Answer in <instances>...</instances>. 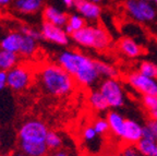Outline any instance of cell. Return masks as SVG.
<instances>
[{"label":"cell","mask_w":157,"mask_h":156,"mask_svg":"<svg viewBox=\"0 0 157 156\" xmlns=\"http://www.w3.org/2000/svg\"><path fill=\"white\" fill-rule=\"evenodd\" d=\"M109 156H120V155H109Z\"/></svg>","instance_id":"60d3db41"},{"label":"cell","mask_w":157,"mask_h":156,"mask_svg":"<svg viewBox=\"0 0 157 156\" xmlns=\"http://www.w3.org/2000/svg\"><path fill=\"white\" fill-rule=\"evenodd\" d=\"M70 37L78 46L98 51L106 50L111 44L109 33L101 25H85Z\"/></svg>","instance_id":"277c9868"},{"label":"cell","mask_w":157,"mask_h":156,"mask_svg":"<svg viewBox=\"0 0 157 156\" xmlns=\"http://www.w3.org/2000/svg\"><path fill=\"white\" fill-rule=\"evenodd\" d=\"M44 1L45 0H13V7L22 14H33L42 9Z\"/></svg>","instance_id":"2e32d148"},{"label":"cell","mask_w":157,"mask_h":156,"mask_svg":"<svg viewBox=\"0 0 157 156\" xmlns=\"http://www.w3.org/2000/svg\"><path fill=\"white\" fill-rule=\"evenodd\" d=\"M90 1H92V2H94V3H98V5H99L103 0H90Z\"/></svg>","instance_id":"8d00e7d4"},{"label":"cell","mask_w":157,"mask_h":156,"mask_svg":"<svg viewBox=\"0 0 157 156\" xmlns=\"http://www.w3.org/2000/svg\"><path fill=\"white\" fill-rule=\"evenodd\" d=\"M62 138L56 131L49 130L46 137V145L49 151H57L62 146Z\"/></svg>","instance_id":"603a6c76"},{"label":"cell","mask_w":157,"mask_h":156,"mask_svg":"<svg viewBox=\"0 0 157 156\" xmlns=\"http://www.w3.org/2000/svg\"><path fill=\"white\" fill-rule=\"evenodd\" d=\"M49 129L46 123L39 119H27L17 131V141L21 152L27 156H46L48 147L46 137Z\"/></svg>","instance_id":"3957f363"},{"label":"cell","mask_w":157,"mask_h":156,"mask_svg":"<svg viewBox=\"0 0 157 156\" xmlns=\"http://www.w3.org/2000/svg\"><path fill=\"white\" fill-rule=\"evenodd\" d=\"M99 92L103 94L111 109L122 107L125 103V94L121 82L118 79H105L99 84Z\"/></svg>","instance_id":"5b68a950"},{"label":"cell","mask_w":157,"mask_h":156,"mask_svg":"<svg viewBox=\"0 0 157 156\" xmlns=\"http://www.w3.org/2000/svg\"><path fill=\"white\" fill-rule=\"evenodd\" d=\"M23 38H24V35L20 31L9 32L0 39V49L19 54L22 47Z\"/></svg>","instance_id":"7c38bea8"},{"label":"cell","mask_w":157,"mask_h":156,"mask_svg":"<svg viewBox=\"0 0 157 156\" xmlns=\"http://www.w3.org/2000/svg\"><path fill=\"white\" fill-rule=\"evenodd\" d=\"M57 64L82 88H92L101 78L96 69L95 59L76 49H66L59 53L57 55Z\"/></svg>","instance_id":"6da1fadb"},{"label":"cell","mask_w":157,"mask_h":156,"mask_svg":"<svg viewBox=\"0 0 157 156\" xmlns=\"http://www.w3.org/2000/svg\"><path fill=\"white\" fill-rule=\"evenodd\" d=\"M151 2H154L155 5L157 6V0H151Z\"/></svg>","instance_id":"74e56055"},{"label":"cell","mask_w":157,"mask_h":156,"mask_svg":"<svg viewBox=\"0 0 157 156\" xmlns=\"http://www.w3.org/2000/svg\"><path fill=\"white\" fill-rule=\"evenodd\" d=\"M14 156H27L26 154H24L23 152H19V153L14 154Z\"/></svg>","instance_id":"d590c367"},{"label":"cell","mask_w":157,"mask_h":156,"mask_svg":"<svg viewBox=\"0 0 157 156\" xmlns=\"http://www.w3.org/2000/svg\"><path fill=\"white\" fill-rule=\"evenodd\" d=\"M148 115H150V118L153 120H157V107L155 108L154 110H152V111L148 112Z\"/></svg>","instance_id":"836d02e7"},{"label":"cell","mask_w":157,"mask_h":156,"mask_svg":"<svg viewBox=\"0 0 157 156\" xmlns=\"http://www.w3.org/2000/svg\"><path fill=\"white\" fill-rule=\"evenodd\" d=\"M39 32L42 35V39L59 46H67L70 43V38H71L70 35L66 32L64 27L57 26L46 21L42 23Z\"/></svg>","instance_id":"9c48e42d"},{"label":"cell","mask_w":157,"mask_h":156,"mask_svg":"<svg viewBox=\"0 0 157 156\" xmlns=\"http://www.w3.org/2000/svg\"><path fill=\"white\" fill-rule=\"evenodd\" d=\"M20 62V55L0 49V70L8 72Z\"/></svg>","instance_id":"e0dca14e"},{"label":"cell","mask_w":157,"mask_h":156,"mask_svg":"<svg viewBox=\"0 0 157 156\" xmlns=\"http://www.w3.org/2000/svg\"><path fill=\"white\" fill-rule=\"evenodd\" d=\"M94 130L96 131V133L101 137V135H105L109 132V126H108V122L106 120V118H97L93 121L92 123Z\"/></svg>","instance_id":"d4e9b609"},{"label":"cell","mask_w":157,"mask_h":156,"mask_svg":"<svg viewBox=\"0 0 157 156\" xmlns=\"http://www.w3.org/2000/svg\"><path fill=\"white\" fill-rule=\"evenodd\" d=\"M50 156H70L66 151H62V150H57Z\"/></svg>","instance_id":"1f68e13d"},{"label":"cell","mask_w":157,"mask_h":156,"mask_svg":"<svg viewBox=\"0 0 157 156\" xmlns=\"http://www.w3.org/2000/svg\"><path fill=\"white\" fill-rule=\"evenodd\" d=\"M88 104L93 110L97 112H105L109 109L107 102L99 90H93L88 95Z\"/></svg>","instance_id":"ac0fdd59"},{"label":"cell","mask_w":157,"mask_h":156,"mask_svg":"<svg viewBox=\"0 0 157 156\" xmlns=\"http://www.w3.org/2000/svg\"><path fill=\"white\" fill-rule=\"evenodd\" d=\"M106 120H107L108 126H109V132H111L113 135H116V137L120 139L123 131V127H124L125 118L119 111H117L116 109H113L107 112Z\"/></svg>","instance_id":"9a60e30c"},{"label":"cell","mask_w":157,"mask_h":156,"mask_svg":"<svg viewBox=\"0 0 157 156\" xmlns=\"http://www.w3.org/2000/svg\"><path fill=\"white\" fill-rule=\"evenodd\" d=\"M137 71H139L140 73L148 76V78L157 80V64H155L154 62H151V61H142V62L139 64Z\"/></svg>","instance_id":"cb8c5ba5"},{"label":"cell","mask_w":157,"mask_h":156,"mask_svg":"<svg viewBox=\"0 0 157 156\" xmlns=\"http://www.w3.org/2000/svg\"><path fill=\"white\" fill-rule=\"evenodd\" d=\"M36 80L39 88L52 97H66L75 88L74 79L57 62H46L37 69Z\"/></svg>","instance_id":"7a4b0ae2"},{"label":"cell","mask_w":157,"mask_h":156,"mask_svg":"<svg viewBox=\"0 0 157 156\" xmlns=\"http://www.w3.org/2000/svg\"><path fill=\"white\" fill-rule=\"evenodd\" d=\"M85 25H86V20L83 17H81L78 13H72V14H70L68 17V21H67L64 29L71 36L76 31L83 29Z\"/></svg>","instance_id":"ffe728a7"},{"label":"cell","mask_w":157,"mask_h":156,"mask_svg":"<svg viewBox=\"0 0 157 156\" xmlns=\"http://www.w3.org/2000/svg\"><path fill=\"white\" fill-rule=\"evenodd\" d=\"M144 126L133 119H125L123 131L121 134V141L124 144L135 145L143 138Z\"/></svg>","instance_id":"30bf717a"},{"label":"cell","mask_w":157,"mask_h":156,"mask_svg":"<svg viewBox=\"0 0 157 156\" xmlns=\"http://www.w3.org/2000/svg\"><path fill=\"white\" fill-rule=\"evenodd\" d=\"M74 1L75 0H62L63 5L66 6L67 8H72L74 6Z\"/></svg>","instance_id":"d6a6232c"},{"label":"cell","mask_w":157,"mask_h":156,"mask_svg":"<svg viewBox=\"0 0 157 156\" xmlns=\"http://www.w3.org/2000/svg\"><path fill=\"white\" fill-rule=\"evenodd\" d=\"M11 2H13V0H0V7H6Z\"/></svg>","instance_id":"e575fe53"},{"label":"cell","mask_w":157,"mask_h":156,"mask_svg":"<svg viewBox=\"0 0 157 156\" xmlns=\"http://www.w3.org/2000/svg\"><path fill=\"white\" fill-rule=\"evenodd\" d=\"M142 105L146 109L147 112L152 111L157 107V96L154 95H143L142 96Z\"/></svg>","instance_id":"4316f807"},{"label":"cell","mask_w":157,"mask_h":156,"mask_svg":"<svg viewBox=\"0 0 157 156\" xmlns=\"http://www.w3.org/2000/svg\"><path fill=\"white\" fill-rule=\"evenodd\" d=\"M154 156H157V149H156V152H155V154H154Z\"/></svg>","instance_id":"f35d334b"},{"label":"cell","mask_w":157,"mask_h":156,"mask_svg":"<svg viewBox=\"0 0 157 156\" xmlns=\"http://www.w3.org/2000/svg\"><path fill=\"white\" fill-rule=\"evenodd\" d=\"M124 9L128 15L135 22L147 23L154 21L156 18V9L152 2L144 0H127Z\"/></svg>","instance_id":"8992f818"},{"label":"cell","mask_w":157,"mask_h":156,"mask_svg":"<svg viewBox=\"0 0 157 156\" xmlns=\"http://www.w3.org/2000/svg\"><path fill=\"white\" fill-rule=\"evenodd\" d=\"M68 17L66 12L59 10L58 8L54 7V6H46L43 10V18L44 21L52 23L54 25L60 27H64L68 21Z\"/></svg>","instance_id":"5bb4252c"},{"label":"cell","mask_w":157,"mask_h":156,"mask_svg":"<svg viewBox=\"0 0 157 156\" xmlns=\"http://www.w3.org/2000/svg\"><path fill=\"white\" fill-rule=\"evenodd\" d=\"M144 1H148V2H151V0H144Z\"/></svg>","instance_id":"ab89813d"},{"label":"cell","mask_w":157,"mask_h":156,"mask_svg":"<svg viewBox=\"0 0 157 156\" xmlns=\"http://www.w3.org/2000/svg\"><path fill=\"white\" fill-rule=\"evenodd\" d=\"M120 156H143L140 152L137 151L135 145H129L125 144L120 152Z\"/></svg>","instance_id":"f1b7e54d"},{"label":"cell","mask_w":157,"mask_h":156,"mask_svg":"<svg viewBox=\"0 0 157 156\" xmlns=\"http://www.w3.org/2000/svg\"><path fill=\"white\" fill-rule=\"evenodd\" d=\"M125 81L134 91L141 95H154L157 96V80L144 74L139 71L130 72L125 76Z\"/></svg>","instance_id":"ba28073f"},{"label":"cell","mask_w":157,"mask_h":156,"mask_svg":"<svg viewBox=\"0 0 157 156\" xmlns=\"http://www.w3.org/2000/svg\"><path fill=\"white\" fill-rule=\"evenodd\" d=\"M98 137L99 135L96 133L92 124L85 126L84 129L82 130V138H83L84 142H86V143H93V142L97 141Z\"/></svg>","instance_id":"484cf974"},{"label":"cell","mask_w":157,"mask_h":156,"mask_svg":"<svg viewBox=\"0 0 157 156\" xmlns=\"http://www.w3.org/2000/svg\"><path fill=\"white\" fill-rule=\"evenodd\" d=\"M8 88V74L6 71L0 70V91Z\"/></svg>","instance_id":"f546056e"},{"label":"cell","mask_w":157,"mask_h":156,"mask_svg":"<svg viewBox=\"0 0 157 156\" xmlns=\"http://www.w3.org/2000/svg\"><path fill=\"white\" fill-rule=\"evenodd\" d=\"M148 127V129L152 131L153 135H154L155 140L157 141V120H153V119H150L147 121V123L145 124Z\"/></svg>","instance_id":"4dcf8cb0"},{"label":"cell","mask_w":157,"mask_h":156,"mask_svg":"<svg viewBox=\"0 0 157 156\" xmlns=\"http://www.w3.org/2000/svg\"><path fill=\"white\" fill-rule=\"evenodd\" d=\"M118 48H119V51L123 56L130 59L139 58L143 54L142 46L133 38H130V37L121 38L119 41V43H118Z\"/></svg>","instance_id":"4fadbf2b"},{"label":"cell","mask_w":157,"mask_h":156,"mask_svg":"<svg viewBox=\"0 0 157 156\" xmlns=\"http://www.w3.org/2000/svg\"><path fill=\"white\" fill-rule=\"evenodd\" d=\"M19 31L22 33L23 35H25V36L32 37V38L36 39V41L42 39V35H40V32H39L38 29L29 26V25H22V26L20 27Z\"/></svg>","instance_id":"83f0119b"},{"label":"cell","mask_w":157,"mask_h":156,"mask_svg":"<svg viewBox=\"0 0 157 156\" xmlns=\"http://www.w3.org/2000/svg\"><path fill=\"white\" fill-rule=\"evenodd\" d=\"M73 8H75L76 13L86 20V22H96L101 15V6L90 0H75Z\"/></svg>","instance_id":"8fae6325"},{"label":"cell","mask_w":157,"mask_h":156,"mask_svg":"<svg viewBox=\"0 0 157 156\" xmlns=\"http://www.w3.org/2000/svg\"><path fill=\"white\" fill-rule=\"evenodd\" d=\"M37 48H38V41L24 35L22 47H21V50H20L19 55H20V57L29 58V57L34 56V55L36 54Z\"/></svg>","instance_id":"7402d4cb"},{"label":"cell","mask_w":157,"mask_h":156,"mask_svg":"<svg viewBox=\"0 0 157 156\" xmlns=\"http://www.w3.org/2000/svg\"><path fill=\"white\" fill-rule=\"evenodd\" d=\"M135 146L143 156H154L157 149V141L155 138L143 137L135 144Z\"/></svg>","instance_id":"d6986e66"},{"label":"cell","mask_w":157,"mask_h":156,"mask_svg":"<svg viewBox=\"0 0 157 156\" xmlns=\"http://www.w3.org/2000/svg\"><path fill=\"white\" fill-rule=\"evenodd\" d=\"M96 69H97V72L99 74L101 78L105 79H117L119 76V72L113 66H111L110 64L105 62V61L101 60H95Z\"/></svg>","instance_id":"44dd1931"},{"label":"cell","mask_w":157,"mask_h":156,"mask_svg":"<svg viewBox=\"0 0 157 156\" xmlns=\"http://www.w3.org/2000/svg\"><path fill=\"white\" fill-rule=\"evenodd\" d=\"M8 74V88L13 92H22L29 88L33 81L32 70L26 64H17L9 70Z\"/></svg>","instance_id":"52a82bcc"}]
</instances>
